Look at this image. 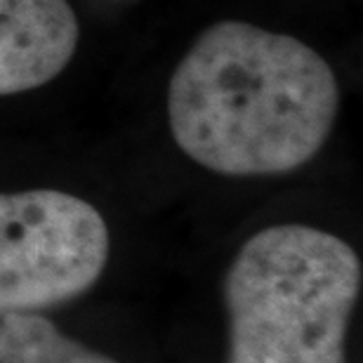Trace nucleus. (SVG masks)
Wrapping results in <instances>:
<instances>
[{
	"instance_id": "39448f33",
	"label": "nucleus",
	"mask_w": 363,
	"mask_h": 363,
	"mask_svg": "<svg viewBox=\"0 0 363 363\" xmlns=\"http://www.w3.org/2000/svg\"><path fill=\"white\" fill-rule=\"evenodd\" d=\"M0 363H118L64 335L40 314L0 318Z\"/></svg>"
},
{
	"instance_id": "f257e3e1",
	"label": "nucleus",
	"mask_w": 363,
	"mask_h": 363,
	"mask_svg": "<svg viewBox=\"0 0 363 363\" xmlns=\"http://www.w3.org/2000/svg\"><path fill=\"white\" fill-rule=\"evenodd\" d=\"M337 108L335 71L316 50L236 19L206 28L168 85L172 140L229 177L302 168L328 142Z\"/></svg>"
},
{
	"instance_id": "20e7f679",
	"label": "nucleus",
	"mask_w": 363,
	"mask_h": 363,
	"mask_svg": "<svg viewBox=\"0 0 363 363\" xmlns=\"http://www.w3.org/2000/svg\"><path fill=\"white\" fill-rule=\"evenodd\" d=\"M69 0H0V97L55 81L78 48Z\"/></svg>"
},
{
	"instance_id": "f03ea898",
	"label": "nucleus",
	"mask_w": 363,
	"mask_h": 363,
	"mask_svg": "<svg viewBox=\"0 0 363 363\" xmlns=\"http://www.w3.org/2000/svg\"><path fill=\"white\" fill-rule=\"evenodd\" d=\"M361 259L335 234L276 224L250 236L224 276L227 363H347Z\"/></svg>"
},
{
	"instance_id": "7ed1b4c3",
	"label": "nucleus",
	"mask_w": 363,
	"mask_h": 363,
	"mask_svg": "<svg viewBox=\"0 0 363 363\" xmlns=\"http://www.w3.org/2000/svg\"><path fill=\"white\" fill-rule=\"evenodd\" d=\"M108 262V227L60 189L0 194V318L38 314L90 290Z\"/></svg>"
}]
</instances>
